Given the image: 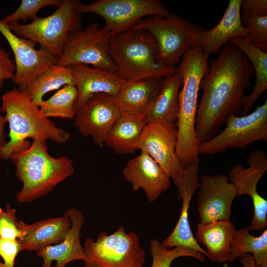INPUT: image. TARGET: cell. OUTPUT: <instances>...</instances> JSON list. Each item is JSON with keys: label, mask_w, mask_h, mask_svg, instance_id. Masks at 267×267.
I'll use <instances>...</instances> for the list:
<instances>
[{"label": "cell", "mask_w": 267, "mask_h": 267, "mask_svg": "<svg viewBox=\"0 0 267 267\" xmlns=\"http://www.w3.org/2000/svg\"><path fill=\"white\" fill-rule=\"evenodd\" d=\"M149 245L152 258L151 267H170L175 259L181 257H193L201 262L205 260L204 255L198 251L179 247L167 248L156 239H151Z\"/></svg>", "instance_id": "4dcf8cb0"}, {"label": "cell", "mask_w": 267, "mask_h": 267, "mask_svg": "<svg viewBox=\"0 0 267 267\" xmlns=\"http://www.w3.org/2000/svg\"><path fill=\"white\" fill-rule=\"evenodd\" d=\"M196 193L197 211L201 223L229 220L231 206L238 197L235 185L224 175H204Z\"/></svg>", "instance_id": "9a60e30c"}, {"label": "cell", "mask_w": 267, "mask_h": 267, "mask_svg": "<svg viewBox=\"0 0 267 267\" xmlns=\"http://www.w3.org/2000/svg\"><path fill=\"white\" fill-rule=\"evenodd\" d=\"M71 227V221L65 216L51 218L28 224L27 231L20 242L21 250L37 251L62 241Z\"/></svg>", "instance_id": "d4e9b609"}, {"label": "cell", "mask_w": 267, "mask_h": 267, "mask_svg": "<svg viewBox=\"0 0 267 267\" xmlns=\"http://www.w3.org/2000/svg\"><path fill=\"white\" fill-rule=\"evenodd\" d=\"M84 250V267H142L146 258L138 235L123 226L110 235L101 232L96 240L88 238Z\"/></svg>", "instance_id": "ba28073f"}, {"label": "cell", "mask_w": 267, "mask_h": 267, "mask_svg": "<svg viewBox=\"0 0 267 267\" xmlns=\"http://www.w3.org/2000/svg\"><path fill=\"white\" fill-rule=\"evenodd\" d=\"M10 159L15 166V175L22 183L16 195L21 203H29L48 194L75 172L68 157L54 158L48 153L45 140L33 139L29 147L14 152Z\"/></svg>", "instance_id": "277c9868"}, {"label": "cell", "mask_w": 267, "mask_h": 267, "mask_svg": "<svg viewBox=\"0 0 267 267\" xmlns=\"http://www.w3.org/2000/svg\"><path fill=\"white\" fill-rule=\"evenodd\" d=\"M199 164L193 163L184 168V178L179 200L182 207L178 222L170 235L162 242L167 248H184L198 251L208 257L206 250L199 244L192 232L188 220V210L193 195L199 184Z\"/></svg>", "instance_id": "ac0fdd59"}, {"label": "cell", "mask_w": 267, "mask_h": 267, "mask_svg": "<svg viewBox=\"0 0 267 267\" xmlns=\"http://www.w3.org/2000/svg\"><path fill=\"white\" fill-rule=\"evenodd\" d=\"M15 71L14 61L8 52L0 45V82L12 79Z\"/></svg>", "instance_id": "d590c367"}, {"label": "cell", "mask_w": 267, "mask_h": 267, "mask_svg": "<svg viewBox=\"0 0 267 267\" xmlns=\"http://www.w3.org/2000/svg\"><path fill=\"white\" fill-rule=\"evenodd\" d=\"M239 258L243 267H260L250 254H246Z\"/></svg>", "instance_id": "74e56055"}, {"label": "cell", "mask_w": 267, "mask_h": 267, "mask_svg": "<svg viewBox=\"0 0 267 267\" xmlns=\"http://www.w3.org/2000/svg\"><path fill=\"white\" fill-rule=\"evenodd\" d=\"M132 29L150 33L157 44V62L161 65L176 67L184 53L195 44L200 32L203 29L174 13L167 17L151 15L141 19Z\"/></svg>", "instance_id": "52a82bcc"}, {"label": "cell", "mask_w": 267, "mask_h": 267, "mask_svg": "<svg viewBox=\"0 0 267 267\" xmlns=\"http://www.w3.org/2000/svg\"><path fill=\"white\" fill-rule=\"evenodd\" d=\"M0 267H7L6 266H5L3 263H2L0 261Z\"/></svg>", "instance_id": "ab89813d"}, {"label": "cell", "mask_w": 267, "mask_h": 267, "mask_svg": "<svg viewBox=\"0 0 267 267\" xmlns=\"http://www.w3.org/2000/svg\"><path fill=\"white\" fill-rule=\"evenodd\" d=\"M80 14L93 13L105 21L103 27L111 36L130 30L147 15L167 17L170 12L159 0H98L81 2Z\"/></svg>", "instance_id": "9c48e42d"}, {"label": "cell", "mask_w": 267, "mask_h": 267, "mask_svg": "<svg viewBox=\"0 0 267 267\" xmlns=\"http://www.w3.org/2000/svg\"><path fill=\"white\" fill-rule=\"evenodd\" d=\"M77 90L75 86L66 85L40 104L39 108L47 118L72 119L75 117L74 106Z\"/></svg>", "instance_id": "f546056e"}, {"label": "cell", "mask_w": 267, "mask_h": 267, "mask_svg": "<svg viewBox=\"0 0 267 267\" xmlns=\"http://www.w3.org/2000/svg\"><path fill=\"white\" fill-rule=\"evenodd\" d=\"M68 67L73 74L77 90L74 106L76 114L95 94L104 93L116 97L125 82L116 73L105 69L85 64Z\"/></svg>", "instance_id": "d6986e66"}, {"label": "cell", "mask_w": 267, "mask_h": 267, "mask_svg": "<svg viewBox=\"0 0 267 267\" xmlns=\"http://www.w3.org/2000/svg\"><path fill=\"white\" fill-rule=\"evenodd\" d=\"M164 78L125 81L115 97L121 113L143 115L161 89Z\"/></svg>", "instance_id": "cb8c5ba5"}, {"label": "cell", "mask_w": 267, "mask_h": 267, "mask_svg": "<svg viewBox=\"0 0 267 267\" xmlns=\"http://www.w3.org/2000/svg\"><path fill=\"white\" fill-rule=\"evenodd\" d=\"M236 230L234 223L229 220L206 223L199 222L195 238L204 245L211 260L224 263L229 260Z\"/></svg>", "instance_id": "603a6c76"}, {"label": "cell", "mask_w": 267, "mask_h": 267, "mask_svg": "<svg viewBox=\"0 0 267 267\" xmlns=\"http://www.w3.org/2000/svg\"><path fill=\"white\" fill-rule=\"evenodd\" d=\"M218 53L200 84L203 93L195 127L199 144L214 137L231 116L242 115L243 90L255 73L247 57L234 45L228 44Z\"/></svg>", "instance_id": "6da1fadb"}, {"label": "cell", "mask_w": 267, "mask_h": 267, "mask_svg": "<svg viewBox=\"0 0 267 267\" xmlns=\"http://www.w3.org/2000/svg\"><path fill=\"white\" fill-rule=\"evenodd\" d=\"M247 163V168L236 164L228 177L236 187L238 197L248 195L252 198L254 214L248 229L261 230L267 226V201L258 193L257 185L267 170V153L261 149H256L251 153Z\"/></svg>", "instance_id": "5bb4252c"}, {"label": "cell", "mask_w": 267, "mask_h": 267, "mask_svg": "<svg viewBox=\"0 0 267 267\" xmlns=\"http://www.w3.org/2000/svg\"><path fill=\"white\" fill-rule=\"evenodd\" d=\"M21 251L18 239H8L0 236V256L7 267H14L15 258Z\"/></svg>", "instance_id": "e575fe53"}, {"label": "cell", "mask_w": 267, "mask_h": 267, "mask_svg": "<svg viewBox=\"0 0 267 267\" xmlns=\"http://www.w3.org/2000/svg\"><path fill=\"white\" fill-rule=\"evenodd\" d=\"M66 85L75 86L73 74L69 67L55 64L38 75L30 84L27 92L32 101L39 107L45 94Z\"/></svg>", "instance_id": "83f0119b"}, {"label": "cell", "mask_w": 267, "mask_h": 267, "mask_svg": "<svg viewBox=\"0 0 267 267\" xmlns=\"http://www.w3.org/2000/svg\"><path fill=\"white\" fill-rule=\"evenodd\" d=\"M110 34L97 23L70 33L56 64L69 66L91 65L116 73V65L109 54Z\"/></svg>", "instance_id": "30bf717a"}, {"label": "cell", "mask_w": 267, "mask_h": 267, "mask_svg": "<svg viewBox=\"0 0 267 267\" xmlns=\"http://www.w3.org/2000/svg\"><path fill=\"white\" fill-rule=\"evenodd\" d=\"M0 32L13 52L15 71L12 80L20 90L27 91L38 75L56 64L58 58L42 47L36 49V43L17 36L1 20Z\"/></svg>", "instance_id": "4fadbf2b"}, {"label": "cell", "mask_w": 267, "mask_h": 267, "mask_svg": "<svg viewBox=\"0 0 267 267\" xmlns=\"http://www.w3.org/2000/svg\"><path fill=\"white\" fill-rule=\"evenodd\" d=\"M241 20L244 26L250 30V34L246 40L267 51V16H258L243 10Z\"/></svg>", "instance_id": "1f68e13d"}, {"label": "cell", "mask_w": 267, "mask_h": 267, "mask_svg": "<svg viewBox=\"0 0 267 267\" xmlns=\"http://www.w3.org/2000/svg\"><path fill=\"white\" fill-rule=\"evenodd\" d=\"M109 54L116 66V74L125 81L165 78L177 72L157 62V44L149 32L139 29L111 36Z\"/></svg>", "instance_id": "5b68a950"}, {"label": "cell", "mask_w": 267, "mask_h": 267, "mask_svg": "<svg viewBox=\"0 0 267 267\" xmlns=\"http://www.w3.org/2000/svg\"><path fill=\"white\" fill-rule=\"evenodd\" d=\"M208 59L201 47L194 44L184 53L177 67L181 77L182 85L179 94V112L176 123V154L183 168L199 162L195 119L200 84L209 72Z\"/></svg>", "instance_id": "3957f363"}, {"label": "cell", "mask_w": 267, "mask_h": 267, "mask_svg": "<svg viewBox=\"0 0 267 267\" xmlns=\"http://www.w3.org/2000/svg\"><path fill=\"white\" fill-rule=\"evenodd\" d=\"M124 177L134 191L143 190L148 200L154 202L171 186L169 176L160 166L143 151L129 160L122 170Z\"/></svg>", "instance_id": "e0dca14e"}, {"label": "cell", "mask_w": 267, "mask_h": 267, "mask_svg": "<svg viewBox=\"0 0 267 267\" xmlns=\"http://www.w3.org/2000/svg\"><path fill=\"white\" fill-rule=\"evenodd\" d=\"M146 125L143 115L121 113L114 122L104 143L116 153H134L140 135Z\"/></svg>", "instance_id": "484cf974"}, {"label": "cell", "mask_w": 267, "mask_h": 267, "mask_svg": "<svg viewBox=\"0 0 267 267\" xmlns=\"http://www.w3.org/2000/svg\"><path fill=\"white\" fill-rule=\"evenodd\" d=\"M242 0H230L223 15L213 28L203 29L199 34L195 44L202 48L204 55L209 58L211 54H216L222 46L235 37L247 39L250 34L249 29L241 20Z\"/></svg>", "instance_id": "ffe728a7"}, {"label": "cell", "mask_w": 267, "mask_h": 267, "mask_svg": "<svg viewBox=\"0 0 267 267\" xmlns=\"http://www.w3.org/2000/svg\"><path fill=\"white\" fill-rule=\"evenodd\" d=\"M178 130L176 125L161 123L146 124L136 148L154 159L169 176L177 188L179 199L184 178V168L176 154Z\"/></svg>", "instance_id": "7c38bea8"}, {"label": "cell", "mask_w": 267, "mask_h": 267, "mask_svg": "<svg viewBox=\"0 0 267 267\" xmlns=\"http://www.w3.org/2000/svg\"><path fill=\"white\" fill-rule=\"evenodd\" d=\"M120 113L115 97L99 93L89 98L76 113L74 123L83 136H91L102 147Z\"/></svg>", "instance_id": "2e32d148"}, {"label": "cell", "mask_w": 267, "mask_h": 267, "mask_svg": "<svg viewBox=\"0 0 267 267\" xmlns=\"http://www.w3.org/2000/svg\"><path fill=\"white\" fill-rule=\"evenodd\" d=\"M62 1V0H22L14 12L1 20L5 24L19 22L20 20L27 21L28 19L33 21L37 17V13L42 8L48 6L58 7Z\"/></svg>", "instance_id": "d6a6232c"}, {"label": "cell", "mask_w": 267, "mask_h": 267, "mask_svg": "<svg viewBox=\"0 0 267 267\" xmlns=\"http://www.w3.org/2000/svg\"><path fill=\"white\" fill-rule=\"evenodd\" d=\"M64 215L71 220V229L60 243L37 251V255L43 260L42 267H51L53 261L56 262L55 267H65L71 262L85 259L84 248L80 243L84 216L80 210L74 208L67 210Z\"/></svg>", "instance_id": "44dd1931"}, {"label": "cell", "mask_w": 267, "mask_h": 267, "mask_svg": "<svg viewBox=\"0 0 267 267\" xmlns=\"http://www.w3.org/2000/svg\"><path fill=\"white\" fill-rule=\"evenodd\" d=\"M246 254H251L260 267H267V229L259 236L250 234L247 226L236 230L228 262Z\"/></svg>", "instance_id": "f1b7e54d"}, {"label": "cell", "mask_w": 267, "mask_h": 267, "mask_svg": "<svg viewBox=\"0 0 267 267\" xmlns=\"http://www.w3.org/2000/svg\"><path fill=\"white\" fill-rule=\"evenodd\" d=\"M219 134L199 144L198 153L212 155L228 148L244 149L257 141H267V99L251 113L241 116L233 115Z\"/></svg>", "instance_id": "8fae6325"}, {"label": "cell", "mask_w": 267, "mask_h": 267, "mask_svg": "<svg viewBox=\"0 0 267 267\" xmlns=\"http://www.w3.org/2000/svg\"><path fill=\"white\" fill-rule=\"evenodd\" d=\"M2 83L0 82V88L1 87ZM7 123L4 116H0V148L3 147L7 141L4 137V127Z\"/></svg>", "instance_id": "f35d334b"}, {"label": "cell", "mask_w": 267, "mask_h": 267, "mask_svg": "<svg viewBox=\"0 0 267 267\" xmlns=\"http://www.w3.org/2000/svg\"><path fill=\"white\" fill-rule=\"evenodd\" d=\"M241 7L258 16H267V0H242Z\"/></svg>", "instance_id": "8d00e7d4"}, {"label": "cell", "mask_w": 267, "mask_h": 267, "mask_svg": "<svg viewBox=\"0 0 267 267\" xmlns=\"http://www.w3.org/2000/svg\"><path fill=\"white\" fill-rule=\"evenodd\" d=\"M80 0H63L51 15L37 17L31 23L6 24L17 36L32 41L59 58L70 33L82 29L81 14L78 11Z\"/></svg>", "instance_id": "8992f818"}, {"label": "cell", "mask_w": 267, "mask_h": 267, "mask_svg": "<svg viewBox=\"0 0 267 267\" xmlns=\"http://www.w3.org/2000/svg\"><path fill=\"white\" fill-rule=\"evenodd\" d=\"M228 42L247 57L256 74V82L252 92L248 95H243L241 99L242 114L245 115L252 108L259 96L267 89V51L241 37H233Z\"/></svg>", "instance_id": "4316f807"}, {"label": "cell", "mask_w": 267, "mask_h": 267, "mask_svg": "<svg viewBox=\"0 0 267 267\" xmlns=\"http://www.w3.org/2000/svg\"><path fill=\"white\" fill-rule=\"evenodd\" d=\"M16 210L6 204L5 209L0 207V236L8 239H22L26 234L28 224L18 221Z\"/></svg>", "instance_id": "836d02e7"}, {"label": "cell", "mask_w": 267, "mask_h": 267, "mask_svg": "<svg viewBox=\"0 0 267 267\" xmlns=\"http://www.w3.org/2000/svg\"><path fill=\"white\" fill-rule=\"evenodd\" d=\"M1 100L0 110L5 114L8 123L9 140L0 148V158L9 159L14 152L29 147L31 144L28 138L45 141L50 139L59 143L69 139L70 133L57 127L45 117L27 91L15 87L4 93Z\"/></svg>", "instance_id": "7a4b0ae2"}, {"label": "cell", "mask_w": 267, "mask_h": 267, "mask_svg": "<svg viewBox=\"0 0 267 267\" xmlns=\"http://www.w3.org/2000/svg\"><path fill=\"white\" fill-rule=\"evenodd\" d=\"M182 85V78L178 71L164 78L161 89L143 114L146 124L161 123L176 125L179 112V94Z\"/></svg>", "instance_id": "7402d4cb"}]
</instances>
